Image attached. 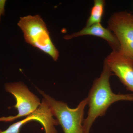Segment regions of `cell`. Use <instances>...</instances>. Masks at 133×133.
<instances>
[{
    "mask_svg": "<svg viewBox=\"0 0 133 133\" xmlns=\"http://www.w3.org/2000/svg\"><path fill=\"white\" fill-rule=\"evenodd\" d=\"M105 2L104 0H95L93 6L91 8L90 17L87 22L86 26L88 27L97 24L101 23L104 13Z\"/></svg>",
    "mask_w": 133,
    "mask_h": 133,
    "instance_id": "obj_9",
    "label": "cell"
},
{
    "mask_svg": "<svg viewBox=\"0 0 133 133\" xmlns=\"http://www.w3.org/2000/svg\"><path fill=\"white\" fill-rule=\"evenodd\" d=\"M91 35L102 38L107 41L113 50L120 49L118 41L114 33L108 28H105L101 23H97L87 27L80 31L64 37V39L69 40L82 36Z\"/></svg>",
    "mask_w": 133,
    "mask_h": 133,
    "instance_id": "obj_8",
    "label": "cell"
},
{
    "mask_svg": "<svg viewBox=\"0 0 133 133\" xmlns=\"http://www.w3.org/2000/svg\"><path fill=\"white\" fill-rule=\"evenodd\" d=\"M53 117L49 105L43 98L41 105L35 111L23 119L10 125L6 130L0 129V133H20L22 127L32 121L39 122L43 127L45 133H58L55 126L59 125V123Z\"/></svg>",
    "mask_w": 133,
    "mask_h": 133,
    "instance_id": "obj_7",
    "label": "cell"
},
{
    "mask_svg": "<svg viewBox=\"0 0 133 133\" xmlns=\"http://www.w3.org/2000/svg\"><path fill=\"white\" fill-rule=\"evenodd\" d=\"M37 90L48 102L64 133H85L83 123L85 108L88 105L87 97L82 100L76 108H71L65 102L56 100L43 91L38 88Z\"/></svg>",
    "mask_w": 133,
    "mask_h": 133,
    "instance_id": "obj_3",
    "label": "cell"
},
{
    "mask_svg": "<svg viewBox=\"0 0 133 133\" xmlns=\"http://www.w3.org/2000/svg\"><path fill=\"white\" fill-rule=\"evenodd\" d=\"M113 74L104 62L100 76L94 81L87 97L89 109L83 123L85 133H90L96 119L104 116L112 104L120 101H133V94H116L113 92L109 82L110 77Z\"/></svg>",
    "mask_w": 133,
    "mask_h": 133,
    "instance_id": "obj_1",
    "label": "cell"
},
{
    "mask_svg": "<svg viewBox=\"0 0 133 133\" xmlns=\"http://www.w3.org/2000/svg\"><path fill=\"white\" fill-rule=\"evenodd\" d=\"M5 91L12 94L15 98L16 104L14 107L18 111L15 116L0 117V122L14 121L16 119L28 116L35 111L41 104L39 98L22 82L6 83Z\"/></svg>",
    "mask_w": 133,
    "mask_h": 133,
    "instance_id": "obj_4",
    "label": "cell"
},
{
    "mask_svg": "<svg viewBox=\"0 0 133 133\" xmlns=\"http://www.w3.org/2000/svg\"><path fill=\"white\" fill-rule=\"evenodd\" d=\"M117 38L120 50L133 58V13L116 12L108 22V28Z\"/></svg>",
    "mask_w": 133,
    "mask_h": 133,
    "instance_id": "obj_5",
    "label": "cell"
},
{
    "mask_svg": "<svg viewBox=\"0 0 133 133\" xmlns=\"http://www.w3.org/2000/svg\"><path fill=\"white\" fill-rule=\"evenodd\" d=\"M17 25L23 33L26 42L57 61L59 52L51 41L46 25L39 15L21 17Z\"/></svg>",
    "mask_w": 133,
    "mask_h": 133,
    "instance_id": "obj_2",
    "label": "cell"
},
{
    "mask_svg": "<svg viewBox=\"0 0 133 133\" xmlns=\"http://www.w3.org/2000/svg\"><path fill=\"white\" fill-rule=\"evenodd\" d=\"M6 1L0 0V22L2 16H4L5 14V6Z\"/></svg>",
    "mask_w": 133,
    "mask_h": 133,
    "instance_id": "obj_10",
    "label": "cell"
},
{
    "mask_svg": "<svg viewBox=\"0 0 133 133\" xmlns=\"http://www.w3.org/2000/svg\"><path fill=\"white\" fill-rule=\"evenodd\" d=\"M105 63L127 90L133 93V58L120 49L113 50Z\"/></svg>",
    "mask_w": 133,
    "mask_h": 133,
    "instance_id": "obj_6",
    "label": "cell"
}]
</instances>
